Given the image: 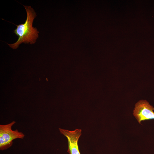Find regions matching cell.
<instances>
[{
    "instance_id": "cell-2",
    "label": "cell",
    "mask_w": 154,
    "mask_h": 154,
    "mask_svg": "<svg viewBox=\"0 0 154 154\" xmlns=\"http://www.w3.org/2000/svg\"><path fill=\"white\" fill-rule=\"evenodd\" d=\"M16 123L15 121L5 125H0V149L1 151L10 148L13 141L17 139H23L25 135L16 129L13 130L12 126Z\"/></svg>"
},
{
    "instance_id": "cell-1",
    "label": "cell",
    "mask_w": 154,
    "mask_h": 154,
    "mask_svg": "<svg viewBox=\"0 0 154 154\" xmlns=\"http://www.w3.org/2000/svg\"><path fill=\"white\" fill-rule=\"evenodd\" d=\"M27 13V17L24 23L17 25L14 33L18 37L15 43L8 44L13 49L17 48L21 43H35L38 37L39 32L33 26L34 19L37 16L34 9L31 6L24 5Z\"/></svg>"
},
{
    "instance_id": "cell-4",
    "label": "cell",
    "mask_w": 154,
    "mask_h": 154,
    "mask_svg": "<svg viewBox=\"0 0 154 154\" xmlns=\"http://www.w3.org/2000/svg\"><path fill=\"white\" fill-rule=\"evenodd\" d=\"M61 133L67 138L68 143L67 152L69 154H81L79 151L78 141L82 134V130L76 129L71 131L59 128Z\"/></svg>"
},
{
    "instance_id": "cell-3",
    "label": "cell",
    "mask_w": 154,
    "mask_h": 154,
    "mask_svg": "<svg viewBox=\"0 0 154 154\" xmlns=\"http://www.w3.org/2000/svg\"><path fill=\"white\" fill-rule=\"evenodd\" d=\"M154 108L145 100H141L137 103L133 111V115L139 123L142 121L154 119Z\"/></svg>"
}]
</instances>
